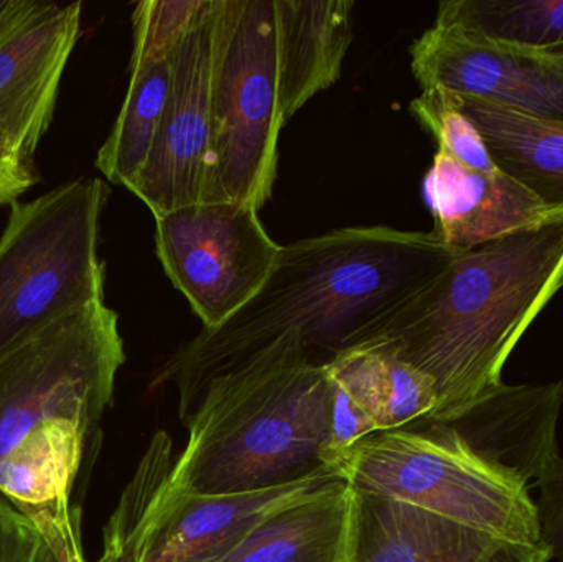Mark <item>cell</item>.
<instances>
[{"instance_id": "7", "label": "cell", "mask_w": 563, "mask_h": 562, "mask_svg": "<svg viewBox=\"0 0 563 562\" xmlns=\"http://www.w3.org/2000/svg\"><path fill=\"white\" fill-rule=\"evenodd\" d=\"M119 317L104 302L56 320L0 359V459L46 419L95 428L124 365Z\"/></svg>"}, {"instance_id": "15", "label": "cell", "mask_w": 563, "mask_h": 562, "mask_svg": "<svg viewBox=\"0 0 563 562\" xmlns=\"http://www.w3.org/2000/svg\"><path fill=\"white\" fill-rule=\"evenodd\" d=\"M562 408L563 382L503 383L465 415L443 426L453 429L479 458L529 487L559 455Z\"/></svg>"}, {"instance_id": "11", "label": "cell", "mask_w": 563, "mask_h": 562, "mask_svg": "<svg viewBox=\"0 0 563 562\" xmlns=\"http://www.w3.org/2000/svg\"><path fill=\"white\" fill-rule=\"evenodd\" d=\"M81 2L2 0L0 137L32 158L55 114L59 82L81 30Z\"/></svg>"}, {"instance_id": "10", "label": "cell", "mask_w": 563, "mask_h": 562, "mask_svg": "<svg viewBox=\"0 0 563 562\" xmlns=\"http://www.w3.org/2000/svg\"><path fill=\"white\" fill-rule=\"evenodd\" d=\"M410 68L422 91L449 89L563 122V43L515 48L433 23L410 46Z\"/></svg>"}, {"instance_id": "13", "label": "cell", "mask_w": 563, "mask_h": 562, "mask_svg": "<svg viewBox=\"0 0 563 562\" xmlns=\"http://www.w3.org/2000/svg\"><path fill=\"white\" fill-rule=\"evenodd\" d=\"M89 431L78 419H46L0 459V497L32 521L56 562H86L71 491Z\"/></svg>"}, {"instance_id": "23", "label": "cell", "mask_w": 563, "mask_h": 562, "mask_svg": "<svg viewBox=\"0 0 563 562\" xmlns=\"http://www.w3.org/2000/svg\"><path fill=\"white\" fill-rule=\"evenodd\" d=\"M410 112L432 135L437 151L483 174H499L482 132L466 115L455 92L443 88L426 89L410 102Z\"/></svg>"}, {"instance_id": "19", "label": "cell", "mask_w": 563, "mask_h": 562, "mask_svg": "<svg viewBox=\"0 0 563 562\" xmlns=\"http://www.w3.org/2000/svg\"><path fill=\"white\" fill-rule=\"evenodd\" d=\"M455 96L499 170L548 203L563 207V122L476 96Z\"/></svg>"}, {"instance_id": "29", "label": "cell", "mask_w": 563, "mask_h": 562, "mask_svg": "<svg viewBox=\"0 0 563 562\" xmlns=\"http://www.w3.org/2000/svg\"><path fill=\"white\" fill-rule=\"evenodd\" d=\"M35 562H56L55 557H53L52 551L48 550L45 543H42Z\"/></svg>"}, {"instance_id": "17", "label": "cell", "mask_w": 563, "mask_h": 562, "mask_svg": "<svg viewBox=\"0 0 563 562\" xmlns=\"http://www.w3.org/2000/svg\"><path fill=\"white\" fill-rule=\"evenodd\" d=\"M353 498L350 562H478L496 541L389 498L356 491Z\"/></svg>"}, {"instance_id": "5", "label": "cell", "mask_w": 563, "mask_h": 562, "mask_svg": "<svg viewBox=\"0 0 563 562\" xmlns=\"http://www.w3.org/2000/svg\"><path fill=\"white\" fill-rule=\"evenodd\" d=\"M109 188L82 177L12 205L0 236V359L56 320L104 302L99 223Z\"/></svg>"}, {"instance_id": "24", "label": "cell", "mask_w": 563, "mask_h": 562, "mask_svg": "<svg viewBox=\"0 0 563 562\" xmlns=\"http://www.w3.org/2000/svg\"><path fill=\"white\" fill-rule=\"evenodd\" d=\"M205 0H144L132 13L131 68L167 58L190 29Z\"/></svg>"}, {"instance_id": "30", "label": "cell", "mask_w": 563, "mask_h": 562, "mask_svg": "<svg viewBox=\"0 0 563 562\" xmlns=\"http://www.w3.org/2000/svg\"><path fill=\"white\" fill-rule=\"evenodd\" d=\"M0 5H2V0H0Z\"/></svg>"}, {"instance_id": "3", "label": "cell", "mask_w": 563, "mask_h": 562, "mask_svg": "<svg viewBox=\"0 0 563 562\" xmlns=\"http://www.w3.org/2000/svg\"><path fill=\"white\" fill-rule=\"evenodd\" d=\"M188 428L168 497L246 494L336 472L327 462L324 366H260L214 379L201 393Z\"/></svg>"}, {"instance_id": "20", "label": "cell", "mask_w": 563, "mask_h": 562, "mask_svg": "<svg viewBox=\"0 0 563 562\" xmlns=\"http://www.w3.org/2000/svg\"><path fill=\"white\" fill-rule=\"evenodd\" d=\"M128 95L96 167L109 181L129 188L141 174L157 141L172 89V55L129 68Z\"/></svg>"}, {"instance_id": "28", "label": "cell", "mask_w": 563, "mask_h": 562, "mask_svg": "<svg viewBox=\"0 0 563 562\" xmlns=\"http://www.w3.org/2000/svg\"><path fill=\"white\" fill-rule=\"evenodd\" d=\"M551 553L542 544L496 540L478 562H549Z\"/></svg>"}, {"instance_id": "2", "label": "cell", "mask_w": 563, "mask_h": 562, "mask_svg": "<svg viewBox=\"0 0 563 562\" xmlns=\"http://www.w3.org/2000/svg\"><path fill=\"white\" fill-rule=\"evenodd\" d=\"M563 287V221L456 254L361 345L435 383L427 421L446 425L503 385L519 340Z\"/></svg>"}, {"instance_id": "8", "label": "cell", "mask_w": 563, "mask_h": 562, "mask_svg": "<svg viewBox=\"0 0 563 562\" xmlns=\"http://www.w3.org/2000/svg\"><path fill=\"white\" fill-rule=\"evenodd\" d=\"M155 223L158 260L207 330L246 307L280 257L260 210L238 201L188 205Z\"/></svg>"}, {"instance_id": "27", "label": "cell", "mask_w": 563, "mask_h": 562, "mask_svg": "<svg viewBox=\"0 0 563 562\" xmlns=\"http://www.w3.org/2000/svg\"><path fill=\"white\" fill-rule=\"evenodd\" d=\"M33 184L30 158L9 139L0 137V205L16 203Z\"/></svg>"}, {"instance_id": "9", "label": "cell", "mask_w": 563, "mask_h": 562, "mask_svg": "<svg viewBox=\"0 0 563 562\" xmlns=\"http://www.w3.org/2000/svg\"><path fill=\"white\" fill-rule=\"evenodd\" d=\"M218 0H205L172 52V89L147 164L131 190L154 217L201 203L210 174Z\"/></svg>"}, {"instance_id": "16", "label": "cell", "mask_w": 563, "mask_h": 562, "mask_svg": "<svg viewBox=\"0 0 563 562\" xmlns=\"http://www.w3.org/2000/svg\"><path fill=\"white\" fill-rule=\"evenodd\" d=\"M285 124L340 78L353 40L351 0H274Z\"/></svg>"}, {"instance_id": "22", "label": "cell", "mask_w": 563, "mask_h": 562, "mask_svg": "<svg viewBox=\"0 0 563 562\" xmlns=\"http://www.w3.org/2000/svg\"><path fill=\"white\" fill-rule=\"evenodd\" d=\"M172 441L157 432L104 530L98 562H141L148 525L172 474Z\"/></svg>"}, {"instance_id": "21", "label": "cell", "mask_w": 563, "mask_h": 562, "mask_svg": "<svg viewBox=\"0 0 563 562\" xmlns=\"http://www.w3.org/2000/svg\"><path fill=\"white\" fill-rule=\"evenodd\" d=\"M435 23L496 45L548 48L563 43V0H445Z\"/></svg>"}, {"instance_id": "4", "label": "cell", "mask_w": 563, "mask_h": 562, "mask_svg": "<svg viewBox=\"0 0 563 562\" xmlns=\"http://www.w3.org/2000/svg\"><path fill=\"white\" fill-rule=\"evenodd\" d=\"M334 469L353 491L429 511L493 540L541 544L528 485L475 454L449 426L374 432L346 449Z\"/></svg>"}, {"instance_id": "25", "label": "cell", "mask_w": 563, "mask_h": 562, "mask_svg": "<svg viewBox=\"0 0 563 562\" xmlns=\"http://www.w3.org/2000/svg\"><path fill=\"white\" fill-rule=\"evenodd\" d=\"M536 504L541 544L552 560L563 561V459L555 455L538 478Z\"/></svg>"}, {"instance_id": "26", "label": "cell", "mask_w": 563, "mask_h": 562, "mask_svg": "<svg viewBox=\"0 0 563 562\" xmlns=\"http://www.w3.org/2000/svg\"><path fill=\"white\" fill-rule=\"evenodd\" d=\"M42 543L32 521L0 497V562H35Z\"/></svg>"}, {"instance_id": "6", "label": "cell", "mask_w": 563, "mask_h": 562, "mask_svg": "<svg viewBox=\"0 0 563 562\" xmlns=\"http://www.w3.org/2000/svg\"><path fill=\"white\" fill-rule=\"evenodd\" d=\"M210 174L203 201L261 210L273 197L282 119L274 0H218Z\"/></svg>"}, {"instance_id": "12", "label": "cell", "mask_w": 563, "mask_h": 562, "mask_svg": "<svg viewBox=\"0 0 563 562\" xmlns=\"http://www.w3.org/2000/svg\"><path fill=\"white\" fill-rule=\"evenodd\" d=\"M343 482L338 472H323L246 494L168 497L164 492L148 525L141 562L221 560L274 515L320 497Z\"/></svg>"}, {"instance_id": "1", "label": "cell", "mask_w": 563, "mask_h": 562, "mask_svg": "<svg viewBox=\"0 0 563 562\" xmlns=\"http://www.w3.org/2000/svg\"><path fill=\"white\" fill-rule=\"evenodd\" d=\"M435 234L389 227L341 228L282 246L261 293L217 329H201L164 378L190 421L214 379L260 366H327L374 329L453 257Z\"/></svg>"}, {"instance_id": "18", "label": "cell", "mask_w": 563, "mask_h": 562, "mask_svg": "<svg viewBox=\"0 0 563 562\" xmlns=\"http://www.w3.org/2000/svg\"><path fill=\"white\" fill-rule=\"evenodd\" d=\"M354 498L346 482L274 515L236 550L213 562H350Z\"/></svg>"}, {"instance_id": "14", "label": "cell", "mask_w": 563, "mask_h": 562, "mask_svg": "<svg viewBox=\"0 0 563 562\" xmlns=\"http://www.w3.org/2000/svg\"><path fill=\"white\" fill-rule=\"evenodd\" d=\"M432 233L455 253L563 221V207L522 187L505 172L483 174L437 151L423 180Z\"/></svg>"}]
</instances>
